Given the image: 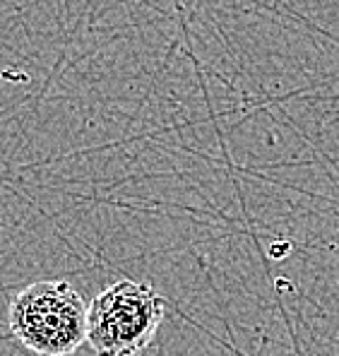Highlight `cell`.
<instances>
[{
	"label": "cell",
	"instance_id": "6da1fadb",
	"mask_svg": "<svg viewBox=\"0 0 339 356\" xmlns=\"http://www.w3.org/2000/svg\"><path fill=\"white\" fill-rule=\"evenodd\" d=\"M10 332L39 356H70L90 334V306L65 280H44L17 291L8 311Z\"/></svg>",
	"mask_w": 339,
	"mask_h": 356
},
{
	"label": "cell",
	"instance_id": "7a4b0ae2",
	"mask_svg": "<svg viewBox=\"0 0 339 356\" xmlns=\"http://www.w3.org/2000/svg\"><path fill=\"white\" fill-rule=\"evenodd\" d=\"M166 303L147 282L118 280L90 303L87 344L97 356H138L164 321Z\"/></svg>",
	"mask_w": 339,
	"mask_h": 356
}]
</instances>
